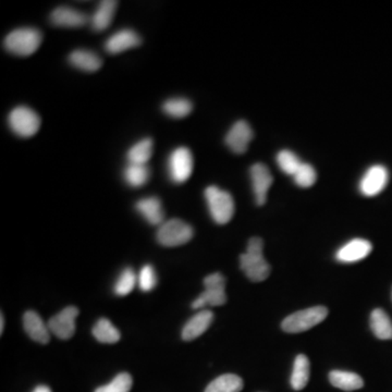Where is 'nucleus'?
<instances>
[{"label":"nucleus","instance_id":"1","mask_svg":"<svg viewBox=\"0 0 392 392\" xmlns=\"http://www.w3.org/2000/svg\"><path fill=\"white\" fill-rule=\"evenodd\" d=\"M263 248L261 238L250 239L246 253L240 257L241 270L253 283H261L270 277V266L265 259Z\"/></svg>","mask_w":392,"mask_h":392},{"label":"nucleus","instance_id":"2","mask_svg":"<svg viewBox=\"0 0 392 392\" xmlns=\"http://www.w3.org/2000/svg\"><path fill=\"white\" fill-rule=\"evenodd\" d=\"M41 31L34 28H20L13 30L6 36L3 46L6 50L19 57L33 55L42 44Z\"/></svg>","mask_w":392,"mask_h":392},{"label":"nucleus","instance_id":"3","mask_svg":"<svg viewBox=\"0 0 392 392\" xmlns=\"http://www.w3.org/2000/svg\"><path fill=\"white\" fill-rule=\"evenodd\" d=\"M205 199L209 214L218 225H226L235 215V201L229 192L216 186H210L205 190Z\"/></svg>","mask_w":392,"mask_h":392},{"label":"nucleus","instance_id":"4","mask_svg":"<svg viewBox=\"0 0 392 392\" xmlns=\"http://www.w3.org/2000/svg\"><path fill=\"white\" fill-rule=\"evenodd\" d=\"M327 316H328L327 307L314 306V307L291 314L290 316L283 319L281 328L287 334L304 332L324 322Z\"/></svg>","mask_w":392,"mask_h":392},{"label":"nucleus","instance_id":"5","mask_svg":"<svg viewBox=\"0 0 392 392\" xmlns=\"http://www.w3.org/2000/svg\"><path fill=\"white\" fill-rule=\"evenodd\" d=\"M191 226L181 219H170L160 226L157 231V241L166 248H175L188 243L193 238Z\"/></svg>","mask_w":392,"mask_h":392},{"label":"nucleus","instance_id":"6","mask_svg":"<svg viewBox=\"0 0 392 392\" xmlns=\"http://www.w3.org/2000/svg\"><path fill=\"white\" fill-rule=\"evenodd\" d=\"M8 126L16 135L31 138L41 128V118L32 108L18 106L13 108L9 113Z\"/></svg>","mask_w":392,"mask_h":392},{"label":"nucleus","instance_id":"7","mask_svg":"<svg viewBox=\"0 0 392 392\" xmlns=\"http://www.w3.org/2000/svg\"><path fill=\"white\" fill-rule=\"evenodd\" d=\"M205 291L192 303L193 309H204L205 306H221L227 302L225 277L219 272L209 274L204 279Z\"/></svg>","mask_w":392,"mask_h":392},{"label":"nucleus","instance_id":"8","mask_svg":"<svg viewBox=\"0 0 392 392\" xmlns=\"http://www.w3.org/2000/svg\"><path fill=\"white\" fill-rule=\"evenodd\" d=\"M194 160L188 147L173 149L168 157L167 168L170 180L177 184L186 182L193 173Z\"/></svg>","mask_w":392,"mask_h":392},{"label":"nucleus","instance_id":"9","mask_svg":"<svg viewBox=\"0 0 392 392\" xmlns=\"http://www.w3.org/2000/svg\"><path fill=\"white\" fill-rule=\"evenodd\" d=\"M389 181L387 168L382 165H375L366 171L360 181V191L364 196L373 197L384 191Z\"/></svg>","mask_w":392,"mask_h":392},{"label":"nucleus","instance_id":"10","mask_svg":"<svg viewBox=\"0 0 392 392\" xmlns=\"http://www.w3.org/2000/svg\"><path fill=\"white\" fill-rule=\"evenodd\" d=\"M78 315V309L76 306H68L50 319L48 328L59 339H70L76 332V319Z\"/></svg>","mask_w":392,"mask_h":392},{"label":"nucleus","instance_id":"11","mask_svg":"<svg viewBox=\"0 0 392 392\" xmlns=\"http://www.w3.org/2000/svg\"><path fill=\"white\" fill-rule=\"evenodd\" d=\"M253 130L246 121L239 120L231 127L226 135V145L235 154H244L253 139Z\"/></svg>","mask_w":392,"mask_h":392},{"label":"nucleus","instance_id":"12","mask_svg":"<svg viewBox=\"0 0 392 392\" xmlns=\"http://www.w3.org/2000/svg\"><path fill=\"white\" fill-rule=\"evenodd\" d=\"M251 175L252 186H253L255 202L259 206L264 205L267 201V194L274 182L270 169L261 162L254 164L250 170Z\"/></svg>","mask_w":392,"mask_h":392},{"label":"nucleus","instance_id":"13","mask_svg":"<svg viewBox=\"0 0 392 392\" xmlns=\"http://www.w3.org/2000/svg\"><path fill=\"white\" fill-rule=\"evenodd\" d=\"M142 44V39L135 31L123 29L113 33L105 43V50L111 55H117L126 50L138 47Z\"/></svg>","mask_w":392,"mask_h":392},{"label":"nucleus","instance_id":"14","mask_svg":"<svg viewBox=\"0 0 392 392\" xmlns=\"http://www.w3.org/2000/svg\"><path fill=\"white\" fill-rule=\"evenodd\" d=\"M373 251L371 242L364 239H353L345 244L336 254V259L341 263H356L369 257Z\"/></svg>","mask_w":392,"mask_h":392},{"label":"nucleus","instance_id":"15","mask_svg":"<svg viewBox=\"0 0 392 392\" xmlns=\"http://www.w3.org/2000/svg\"><path fill=\"white\" fill-rule=\"evenodd\" d=\"M50 22L58 28H81L89 22L87 14L76 9L61 6L50 13Z\"/></svg>","mask_w":392,"mask_h":392},{"label":"nucleus","instance_id":"16","mask_svg":"<svg viewBox=\"0 0 392 392\" xmlns=\"http://www.w3.org/2000/svg\"><path fill=\"white\" fill-rule=\"evenodd\" d=\"M214 320V314L208 309H202L195 314L184 327H183L182 339L184 341H192L196 338L201 337Z\"/></svg>","mask_w":392,"mask_h":392},{"label":"nucleus","instance_id":"17","mask_svg":"<svg viewBox=\"0 0 392 392\" xmlns=\"http://www.w3.org/2000/svg\"><path fill=\"white\" fill-rule=\"evenodd\" d=\"M23 327L28 336L35 342L42 345L50 342V328L36 312L28 311L24 314Z\"/></svg>","mask_w":392,"mask_h":392},{"label":"nucleus","instance_id":"18","mask_svg":"<svg viewBox=\"0 0 392 392\" xmlns=\"http://www.w3.org/2000/svg\"><path fill=\"white\" fill-rule=\"evenodd\" d=\"M135 208L144 219L151 225L158 226L164 224V210L162 202L155 196L145 197L136 203Z\"/></svg>","mask_w":392,"mask_h":392},{"label":"nucleus","instance_id":"19","mask_svg":"<svg viewBox=\"0 0 392 392\" xmlns=\"http://www.w3.org/2000/svg\"><path fill=\"white\" fill-rule=\"evenodd\" d=\"M69 63L74 68L85 72H95L102 68V61L100 56L87 50H76L71 52Z\"/></svg>","mask_w":392,"mask_h":392},{"label":"nucleus","instance_id":"20","mask_svg":"<svg viewBox=\"0 0 392 392\" xmlns=\"http://www.w3.org/2000/svg\"><path fill=\"white\" fill-rule=\"evenodd\" d=\"M117 6V1H113V0L102 1L97 7L95 12L93 13L91 21H89L91 29L96 32H102L108 29L113 22Z\"/></svg>","mask_w":392,"mask_h":392},{"label":"nucleus","instance_id":"21","mask_svg":"<svg viewBox=\"0 0 392 392\" xmlns=\"http://www.w3.org/2000/svg\"><path fill=\"white\" fill-rule=\"evenodd\" d=\"M330 384L343 391H354L361 389L364 380L360 375L351 371H332L329 374Z\"/></svg>","mask_w":392,"mask_h":392},{"label":"nucleus","instance_id":"22","mask_svg":"<svg viewBox=\"0 0 392 392\" xmlns=\"http://www.w3.org/2000/svg\"><path fill=\"white\" fill-rule=\"evenodd\" d=\"M153 147L154 142L149 138L136 142L129 149L127 153V160L128 164H135V165H146L149 160L152 158Z\"/></svg>","mask_w":392,"mask_h":392},{"label":"nucleus","instance_id":"23","mask_svg":"<svg viewBox=\"0 0 392 392\" xmlns=\"http://www.w3.org/2000/svg\"><path fill=\"white\" fill-rule=\"evenodd\" d=\"M371 328L378 339H392V320L384 309H376L371 312Z\"/></svg>","mask_w":392,"mask_h":392},{"label":"nucleus","instance_id":"24","mask_svg":"<svg viewBox=\"0 0 392 392\" xmlns=\"http://www.w3.org/2000/svg\"><path fill=\"white\" fill-rule=\"evenodd\" d=\"M309 358H306L304 354H298L294 360V365H293L292 375H291V386L293 389L298 390L304 389L306 384L309 382Z\"/></svg>","mask_w":392,"mask_h":392},{"label":"nucleus","instance_id":"25","mask_svg":"<svg viewBox=\"0 0 392 392\" xmlns=\"http://www.w3.org/2000/svg\"><path fill=\"white\" fill-rule=\"evenodd\" d=\"M243 389V380L238 375L225 374L213 380L205 392H240Z\"/></svg>","mask_w":392,"mask_h":392},{"label":"nucleus","instance_id":"26","mask_svg":"<svg viewBox=\"0 0 392 392\" xmlns=\"http://www.w3.org/2000/svg\"><path fill=\"white\" fill-rule=\"evenodd\" d=\"M93 336L97 341L106 345H113L120 340V332L107 318H100L95 324L93 327Z\"/></svg>","mask_w":392,"mask_h":392},{"label":"nucleus","instance_id":"27","mask_svg":"<svg viewBox=\"0 0 392 392\" xmlns=\"http://www.w3.org/2000/svg\"><path fill=\"white\" fill-rule=\"evenodd\" d=\"M151 177V171L146 165L128 164L123 170V179L131 188H141L146 184Z\"/></svg>","mask_w":392,"mask_h":392},{"label":"nucleus","instance_id":"28","mask_svg":"<svg viewBox=\"0 0 392 392\" xmlns=\"http://www.w3.org/2000/svg\"><path fill=\"white\" fill-rule=\"evenodd\" d=\"M192 109H193L192 102L182 97L170 98L162 104V111L175 119L188 117L191 113Z\"/></svg>","mask_w":392,"mask_h":392},{"label":"nucleus","instance_id":"29","mask_svg":"<svg viewBox=\"0 0 392 392\" xmlns=\"http://www.w3.org/2000/svg\"><path fill=\"white\" fill-rule=\"evenodd\" d=\"M136 281L138 278L134 270L132 268H126L116 281L113 292L119 296H128L135 287Z\"/></svg>","mask_w":392,"mask_h":392},{"label":"nucleus","instance_id":"30","mask_svg":"<svg viewBox=\"0 0 392 392\" xmlns=\"http://www.w3.org/2000/svg\"><path fill=\"white\" fill-rule=\"evenodd\" d=\"M277 164L283 173L293 177V175L298 171V168L302 165V162L294 153L287 151V149H283V151H280L278 153Z\"/></svg>","mask_w":392,"mask_h":392},{"label":"nucleus","instance_id":"31","mask_svg":"<svg viewBox=\"0 0 392 392\" xmlns=\"http://www.w3.org/2000/svg\"><path fill=\"white\" fill-rule=\"evenodd\" d=\"M133 380L131 375L128 373H120L111 380V382L97 388L95 392H130Z\"/></svg>","mask_w":392,"mask_h":392},{"label":"nucleus","instance_id":"32","mask_svg":"<svg viewBox=\"0 0 392 392\" xmlns=\"http://www.w3.org/2000/svg\"><path fill=\"white\" fill-rule=\"evenodd\" d=\"M293 179L296 186L300 188H311L314 186V183L316 182L317 175L316 171L314 169L313 166L306 162H302V165L298 168L294 175Z\"/></svg>","mask_w":392,"mask_h":392},{"label":"nucleus","instance_id":"33","mask_svg":"<svg viewBox=\"0 0 392 392\" xmlns=\"http://www.w3.org/2000/svg\"><path fill=\"white\" fill-rule=\"evenodd\" d=\"M140 289L144 292H149L152 291L157 285L156 272H155L154 267L151 265H145L142 267L141 272L138 278Z\"/></svg>","mask_w":392,"mask_h":392},{"label":"nucleus","instance_id":"34","mask_svg":"<svg viewBox=\"0 0 392 392\" xmlns=\"http://www.w3.org/2000/svg\"><path fill=\"white\" fill-rule=\"evenodd\" d=\"M33 392H52V390L47 386H39V387L35 388Z\"/></svg>","mask_w":392,"mask_h":392},{"label":"nucleus","instance_id":"35","mask_svg":"<svg viewBox=\"0 0 392 392\" xmlns=\"http://www.w3.org/2000/svg\"><path fill=\"white\" fill-rule=\"evenodd\" d=\"M3 323H5V317H3V315H1V327H0V331H1V334L3 332Z\"/></svg>","mask_w":392,"mask_h":392},{"label":"nucleus","instance_id":"36","mask_svg":"<svg viewBox=\"0 0 392 392\" xmlns=\"http://www.w3.org/2000/svg\"><path fill=\"white\" fill-rule=\"evenodd\" d=\"M391 298H392V293H391Z\"/></svg>","mask_w":392,"mask_h":392}]
</instances>
